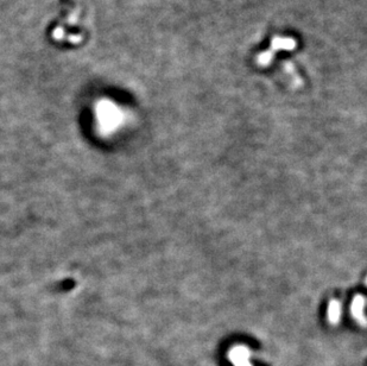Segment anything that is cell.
Here are the masks:
<instances>
[{"label": "cell", "instance_id": "2", "mask_svg": "<svg viewBox=\"0 0 367 366\" xmlns=\"http://www.w3.org/2000/svg\"><path fill=\"white\" fill-rule=\"evenodd\" d=\"M364 308H365V299L363 296H357L352 303V313L358 321L365 325V310H364Z\"/></svg>", "mask_w": 367, "mask_h": 366}, {"label": "cell", "instance_id": "1", "mask_svg": "<svg viewBox=\"0 0 367 366\" xmlns=\"http://www.w3.org/2000/svg\"><path fill=\"white\" fill-rule=\"evenodd\" d=\"M230 359L234 366H252L250 363V352L244 346H236L230 352Z\"/></svg>", "mask_w": 367, "mask_h": 366}, {"label": "cell", "instance_id": "3", "mask_svg": "<svg viewBox=\"0 0 367 366\" xmlns=\"http://www.w3.org/2000/svg\"><path fill=\"white\" fill-rule=\"evenodd\" d=\"M341 312H342V308L341 304L337 301L331 302L328 307V320L332 324H337L341 319Z\"/></svg>", "mask_w": 367, "mask_h": 366}]
</instances>
